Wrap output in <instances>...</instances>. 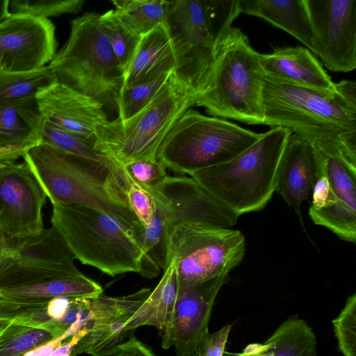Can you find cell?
Listing matches in <instances>:
<instances>
[{
  "label": "cell",
  "instance_id": "obj_17",
  "mask_svg": "<svg viewBox=\"0 0 356 356\" xmlns=\"http://www.w3.org/2000/svg\"><path fill=\"white\" fill-rule=\"evenodd\" d=\"M151 291L143 288L123 296L102 293L92 298L88 321L82 327L88 332L73 348L71 356L81 353L99 356L131 337L134 332L125 330L124 325Z\"/></svg>",
  "mask_w": 356,
  "mask_h": 356
},
{
  "label": "cell",
  "instance_id": "obj_23",
  "mask_svg": "<svg viewBox=\"0 0 356 356\" xmlns=\"http://www.w3.org/2000/svg\"><path fill=\"white\" fill-rule=\"evenodd\" d=\"M176 58L166 24H162L140 36L124 72L122 87L145 82L175 71Z\"/></svg>",
  "mask_w": 356,
  "mask_h": 356
},
{
  "label": "cell",
  "instance_id": "obj_10",
  "mask_svg": "<svg viewBox=\"0 0 356 356\" xmlns=\"http://www.w3.org/2000/svg\"><path fill=\"white\" fill-rule=\"evenodd\" d=\"M245 247L239 230L179 223L168 232L165 268L172 262L178 289L190 287L229 273L242 260Z\"/></svg>",
  "mask_w": 356,
  "mask_h": 356
},
{
  "label": "cell",
  "instance_id": "obj_1",
  "mask_svg": "<svg viewBox=\"0 0 356 356\" xmlns=\"http://www.w3.org/2000/svg\"><path fill=\"white\" fill-rule=\"evenodd\" d=\"M264 124L289 129L316 148L340 155L356 167V83L333 90L298 86L265 76Z\"/></svg>",
  "mask_w": 356,
  "mask_h": 356
},
{
  "label": "cell",
  "instance_id": "obj_43",
  "mask_svg": "<svg viewBox=\"0 0 356 356\" xmlns=\"http://www.w3.org/2000/svg\"><path fill=\"white\" fill-rule=\"evenodd\" d=\"M65 340L63 334L31 350L23 356H51L55 349Z\"/></svg>",
  "mask_w": 356,
  "mask_h": 356
},
{
  "label": "cell",
  "instance_id": "obj_27",
  "mask_svg": "<svg viewBox=\"0 0 356 356\" xmlns=\"http://www.w3.org/2000/svg\"><path fill=\"white\" fill-rule=\"evenodd\" d=\"M114 13L120 24L140 37L165 24L170 9L165 0H113Z\"/></svg>",
  "mask_w": 356,
  "mask_h": 356
},
{
  "label": "cell",
  "instance_id": "obj_24",
  "mask_svg": "<svg viewBox=\"0 0 356 356\" xmlns=\"http://www.w3.org/2000/svg\"><path fill=\"white\" fill-rule=\"evenodd\" d=\"M222 356H317L312 328L298 314L289 316L264 343H250L241 353Z\"/></svg>",
  "mask_w": 356,
  "mask_h": 356
},
{
  "label": "cell",
  "instance_id": "obj_44",
  "mask_svg": "<svg viewBox=\"0 0 356 356\" xmlns=\"http://www.w3.org/2000/svg\"><path fill=\"white\" fill-rule=\"evenodd\" d=\"M13 239L8 237L0 229V259L8 251L13 243Z\"/></svg>",
  "mask_w": 356,
  "mask_h": 356
},
{
  "label": "cell",
  "instance_id": "obj_40",
  "mask_svg": "<svg viewBox=\"0 0 356 356\" xmlns=\"http://www.w3.org/2000/svg\"><path fill=\"white\" fill-rule=\"evenodd\" d=\"M99 356H156L145 343L131 337Z\"/></svg>",
  "mask_w": 356,
  "mask_h": 356
},
{
  "label": "cell",
  "instance_id": "obj_34",
  "mask_svg": "<svg viewBox=\"0 0 356 356\" xmlns=\"http://www.w3.org/2000/svg\"><path fill=\"white\" fill-rule=\"evenodd\" d=\"M83 0H10L11 14H25L47 19L63 14L80 12Z\"/></svg>",
  "mask_w": 356,
  "mask_h": 356
},
{
  "label": "cell",
  "instance_id": "obj_11",
  "mask_svg": "<svg viewBox=\"0 0 356 356\" xmlns=\"http://www.w3.org/2000/svg\"><path fill=\"white\" fill-rule=\"evenodd\" d=\"M63 236L53 226L32 237L13 239L0 259V287L83 275Z\"/></svg>",
  "mask_w": 356,
  "mask_h": 356
},
{
  "label": "cell",
  "instance_id": "obj_20",
  "mask_svg": "<svg viewBox=\"0 0 356 356\" xmlns=\"http://www.w3.org/2000/svg\"><path fill=\"white\" fill-rule=\"evenodd\" d=\"M42 121L35 97L0 105V166L15 163L41 143Z\"/></svg>",
  "mask_w": 356,
  "mask_h": 356
},
{
  "label": "cell",
  "instance_id": "obj_47",
  "mask_svg": "<svg viewBox=\"0 0 356 356\" xmlns=\"http://www.w3.org/2000/svg\"><path fill=\"white\" fill-rule=\"evenodd\" d=\"M0 167H1V166H0Z\"/></svg>",
  "mask_w": 356,
  "mask_h": 356
},
{
  "label": "cell",
  "instance_id": "obj_37",
  "mask_svg": "<svg viewBox=\"0 0 356 356\" xmlns=\"http://www.w3.org/2000/svg\"><path fill=\"white\" fill-rule=\"evenodd\" d=\"M128 177L145 188L158 186L168 176L166 167L157 159H143L123 166Z\"/></svg>",
  "mask_w": 356,
  "mask_h": 356
},
{
  "label": "cell",
  "instance_id": "obj_6",
  "mask_svg": "<svg viewBox=\"0 0 356 356\" xmlns=\"http://www.w3.org/2000/svg\"><path fill=\"white\" fill-rule=\"evenodd\" d=\"M51 223L83 264L111 277L140 273L141 246L112 217L89 207L56 202L52 203Z\"/></svg>",
  "mask_w": 356,
  "mask_h": 356
},
{
  "label": "cell",
  "instance_id": "obj_5",
  "mask_svg": "<svg viewBox=\"0 0 356 356\" xmlns=\"http://www.w3.org/2000/svg\"><path fill=\"white\" fill-rule=\"evenodd\" d=\"M291 133L273 127L233 159L191 177L238 216L260 211L275 192L278 164Z\"/></svg>",
  "mask_w": 356,
  "mask_h": 356
},
{
  "label": "cell",
  "instance_id": "obj_31",
  "mask_svg": "<svg viewBox=\"0 0 356 356\" xmlns=\"http://www.w3.org/2000/svg\"><path fill=\"white\" fill-rule=\"evenodd\" d=\"M175 71L151 80L122 87L117 102V119L129 120L145 108L166 86Z\"/></svg>",
  "mask_w": 356,
  "mask_h": 356
},
{
  "label": "cell",
  "instance_id": "obj_32",
  "mask_svg": "<svg viewBox=\"0 0 356 356\" xmlns=\"http://www.w3.org/2000/svg\"><path fill=\"white\" fill-rule=\"evenodd\" d=\"M309 215L314 224L329 229L343 241L355 243L356 210L341 200L337 197L320 209L310 207Z\"/></svg>",
  "mask_w": 356,
  "mask_h": 356
},
{
  "label": "cell",
  "instance_id": "obj_7",
  "mask_svg": "<svg viewBox=\"0 0 356 356\" xmlns=\"http://www.w3.org/2000/svg\"><path fill=\"white\" fill-rule=\"evenodd\" d=\"M195 90L175 73L162 91L127 121L110 120L95 149L121 166L143 159H157L159 149L176 122L195 104Z\"/></svg>",
  "mask_w": 356,
  "mask_h": 356
},
{
  "label": "cell",
  "instance_id": "obj_26",
  "mask_svg": "<svg viewBox=\"0 0 356 356\" xmlns=\"http://www.w3.org/2000/svg\"><path fill=\"white\" fill-rule=\"evenodd\" d=\"M178 286L174 264L170 262L156 286L124 325L127 331L154 326L163 331L168 325L177 297Z\"/></svg>",
  "mask_w": 356,
  "mask_h": 356
},
{
  "label": "cell",
  "instance_id": "obj_48",
  "mask_svg": "<svg viewBox=\"0 0 356 356\" xmlns=\"http://www.w3.org/2000/svg\"><path fill=\"white\" fill-rule=\"evenodd\" d=\"M0 70H1V69H0Z\"/></svg>",
  "mask_w": 356,
  "mask_h": 356
},
{
  "label": "cell",
  "instance_id": "obj_21",
  "mask_svg": "<svg viewBox=\"0 0 356 356\" xmlns=\"http://www.w3.org/2000/svg\"><path fill=\"white\" fill-rule=\"evenodd\" d=\"M102 293L103 288L86 275L0 287V312L46 303L56 297L95 298Z\"/></svg>",
  "mask_w": 356,
  "mask_h": 356
},
{
  "label": "cell",
  "instance_id": "obj_25",
  "mask_svg": "<svg viewBox=\"0 0 356 356\" xmlns=\"http://www.w3.org/2000/svg\"><path fill=\"white\" fill-rule=\"evenodd\" d=\"M241 13L260 17L312 50L313 33L305 0H238Z\"/></svg>",
  "mask_w": 356,
  "mask_h": 356
},
{
  "label": "cell",
  "instance_id": "obj_16",
  "mask_svg": "<svg viewBox=\"0 0 356 356\" xmlns=\"http://www.w3.org/2000/svg\"><path fill=\"white\" fill-rule=\"evenodd\" d=\"M229 273L194 286L178 289L170 321L162 331L161 346H174L176 356H197L198 346L205 332L217 295Z\"/></svg>",
  "mask_w": 356,
  "mask_h": 356
},
{
  "label": "cell",
  "instance_id": "obj_19",
  "mask_svg": "<svg viewBox=\"0 0 356 356\" xmlns=\"http://www.w3.org/2000/svg\"><path fill=\"white\" fill-rule=\"evenodd\" d=\"M321 175L314 145L291 133L284 147L275 178V191L301 218L300 207Z\"/></svg>",
  "mask_w": 356,
  "mask_h": 356
},
{
  "label": "cell",
  "instance_id": "obj_39",
  "mask_svg": "<svg viewBox=\"0 0 356 356\" xmlns=\"http://www.w3.org/2000/svg\"><path fill=\"white\" fill-rule=\"evenodd\" d=\"M232 325H226L213 333L203 334L198 346L197 356H222Z\"/></svg>",
  "mask_w": 356,
  "mask_h": 356
},
{
  "label": "cell",
  "instance_id": "obj_3",
  "mask_svg": "<svg viewBox=\"0 0 356 356\" xmlns=\"http://www.w3.org/2000/svg\"><path fill=\"white\" fill-rule=\"evenodd\" d=\"M248 37L232 28L195 88V104L208 113L250 124H264L261 94L265 73Z\"/></svg>",
  "mask_w": 356,
  "mask_h": 356
},
{
  "label": "cell",
  "instance_id": "obj_29",
  "mask_svg": "<svg viewBox=\"0 0 356 356\" xmlns=\"http://www.w3.org/2000/svg\"><path fill=\"white\" fill-rule=\"evenodd\" d=\"M315 148L321 175L327 178L335 195L356 210V168L337 154Z\"/></svg>",
  "mask_w": 356,
  "mask_h": 356
},
{
  "label": "cell",
  "instance_id": "obj_38",
  "mask_svg": "<svg viewBox=\"0 0 356 356\" xmlns=\"http://www.w3.org/2000/svg\"><path fill=\"white\" fill-rule=\"evenodd\" d=\"M127 197L129 206L140 224L145 227L152 220L156 210V202L147 189L129 177Z\"/></svg>",
  "mask_w": 356,
  "mask_h": 356
},
{
  "label": "cell",
  "instance_id": "obj_45",
  "mask_svg": "<svg viewBox=\"0 0 356 356\" xmlns=\"http://www.w3.org/2000/svg\"><path fill=\"white\" fill-rule=\"evenodd\" d=\"M9 3L10 0H0V24L11 14L9 9Z\"/></svg>",
  "mask_w": 356,
  "mask_h": 356
},
{
  "label": "cell",
  "instance_id": "obj_42",
  "mask_svg": "<svg viewBox=\"0 0 356 356\" xmlns=\"http://www.w3.org/2000/svg\"><path fill=\"white\" fill-rule=\"evenodd\" d=\"M73 298H74L56 297L47 302V312L50 318L52 321L61 319L68 310Z\"/></svg>",
  "mask_w": 356,
  "mask_h": 356
},
{
  "label": "cell",
  "instance_id": "obj_33",
  "mask_svg": "<svg viewBox=\"0 0 356 356\" xmlns=\"http://www.w3.org/2000/svg\"><path fill=\"white\" fill-rule=\"evenodd\" d=\"M52 339L49 332L41 329L0 324V356H23Z\"/></svg>",
  "mask_w": 356,
  "mask_h": 356
},
{
  "label": "cell",
  "instance_id": "obj_8",
  "mask_svg": "<svg viewBox=\"0 0 356 356\" xmlns=\"http://www.w3.org/2000/svg\"><path fill=\"white\" fill-rule=\"evenodd\" d=\"M260 136L225 119L189 108L170 130L156 157L174 172L191 175L233 159Z\"/></svg>",
  "mask_w": 356,
  "mask_h": 356
},
{
  "label": "cell",
  "instance_id": "obj_30",
  "mask_svg": "<svg viewBox=\"0 0 356 356\" xmlns=\"http://www.w3.org/2000/svg\"><path fill=\"white\" fill-rule=\"evenodd\" d=\"M41 143L65 152L104 163L120 170L122 166L97 150L95 145L84 138L58 128L43 119L40 127Z\"/></svg>",
  "mask_w": 356,
  "mask_h": 356
},
{
  "label": "cell",
  "instance_id": "obj_15",
  "mask_svg": "<svg viewBox=\"0 0 356 356\" xmlns=\"http://www.w3.org/2000/svg\"><path fill=\"white\" fill-rule=\"evenodd\" d=\"M55 26L45 18L10 14L0 24V69L28 72L51 62L56 54Z\"/></svg>",
  "mask_w": 356,
  "mask_h": 356
},
{
  "label": "cell",
  "instance_id": "obj_22",
  "mask_svg": "<svg viewBox=\"0 0 356 356\" xmlns=\"http://www.w3.org/2000/svg\"><path fill=\"white\" fill-rule=\"evenodd\" d=\"M266 76L295 85L333 90L334 83L319 61L306 48H278L259 55Z\"/></svg>",
  "mask_w": 356,
  "mask_h": 356
},
{
  "label": "cell",
  "instance_id": "obj_18",
  "mask_svg": "<svg viewBox=\"0 0 356 356\" xmlns=\"http://www.w3.org/2000/svg\"><path fill=\"white\" fill-rule=\"evenodd\" d=\"M43 119L95 145L108 123L104 106L89 96L55 82L36 95Z\"/></svg>",
  "mask_w": 356,
  "mask_h": 356
},
{
  "label": "cell",
  "instance_id": "obj_35",
  "mask_svg": "<svg viewBox=\"0 0 356 356\" xmlns=\"http://www.w3.org/2000/svg\"><path fill=\"white\" fill-rule=\"evenodd\" d=\"M339 350L343 356H356V293L348 296L343 308L332 321Z\"/></svg>",
  "mask_w": 356,
  "mask_h": 356
},
{
  "label": "cell",
  "instance_id": "obj_13",
  "mask_svg": "<svg viewBox=\"0 0 356 356\" xmlns=\"http://www.w3.org/2000/svg\"><path fill=\"white\" fill-rule=\"evenodd\" d=\"M47 197L26 162L0 167V229L12 239L40 234Z\"/></svg>",
  "mask_w": 356,
  "mask_h": 356
},
{
  "label": "cell",
  "instance_id": "obj_14",
  "mask_svg": "<svg viewBox=\"0 0 356 356\" xmlns=\"http://www.w3.org/2000/svg\"><path fill=\"white\" fill-rule=\"evenodd\" d=\"M147 190L162 206L168 232L181 222L229 229L239 217L191 177L167 176L158 186Z\"/></svg>",
  "mask_w": 356,
  "mask_h": 356
},
{
  "label": "cell",
  "instance_id": "obj_2",
  "mask_svg": "<svg viewBox=\"0 0 356 356\" xmlns=\"http://www.w3.org/2000/svg\"><path fill=\"white\" fill-rule=\"evenodd\" d=\"M23 158L51 204H76L106 214L131 232L141 245L144 227L129 206V179L124 168L114 169L43 143Z\"/></svg>",
  "mask_w": 356,
  "mask_h": 356
},
{
  "label": "cell",
  "instance_id": "obj_36",
  "mask_svg": "<svg viewBox=\"0 0 356 356\" xmlns=\"http://www.w3.org/2000/svg\"><path fill=\"white\" fill-rule=\"evenodd\" d=\"M102 15L109 29L112 50L124 72L131 60L140 37L132 34L120 24L113 9Z\"/></svg>",
  "mask_w": 356,
  "mask_h": 356
},
{
  "label": "cell",
  "instance_id": "obj_46",
  "mask_svg": "<svg viewBox=\"0 0 356 356\" xmlns=\"http://www.w3.org/2000/svg\"><path fill=\"white\" fill-rule=\"evenodd\" d=\"M51 356H63V355H51Z\"/></svg>",
  "mask_w": 356,
  "mask_h": 356
},
{
  "label": "cell",
  "instance_id": "obj_12",
  "mask_svg": "<svg viewBox=\"0 0 356 356\" xmlns=\"http://www.w3.org/2000/svg\"><path fill=\"white\" fill-rule=\"evenodd\" d=\"M312 33V51L330 70L356 67V0H305Z\"/></svg>",
  "mask_w": 356,
  "mask_h": 356
},
{
  "label": "cell",
  "instance_id": "obj_28",
  "mask_svg": "<svg viewBox=\"0 0 356 356\" xmlns=\"http://www.w3.org/2000/svg\"><path fill=\"white\" fill-rule=\"evenodd\" d=\"M55 82L49 65L28 72L0 70V105L34 98L41 90Z\"/></svg>",
  "mask_w": 356,
  "mask_h": 356
},
{
  "label": "cell",
  "instance_id": "obj_4",
  "mask_svg": "<svg viewBox=\"0 0 356 356\" xmlns=\"http://www.w3.org/2000/svg\"><path fill=\"white\" fill-rule=\"evenodd\" d=\"M49 65L57 83L117 111L124 71L102 14L90 12L73 19L67 41Z\"/></svg>",
  "mask_w": 356,
  "mask_h": 356
},
{
  "label": "cell",
  "instance_id": "obj_9",
  "mask_svg": "<svg viewBox=\"0 0 356 356\" xmlns=\"http://www.w3.org/2000/svg\"><path fill=\"white\" fill-rule=\"evenodd\" d=\"M231 10L216 0L170 1L165 24L176 58V74L193 88L232 28Z\"/></svg>",
  "mask_w": 356,
  "mask_h": 356
},
{
  "label": "cell",
  "instance_id": "obj_41",
  "mask_svg": "<svg viewBox=\"0 0 356 356\" xmlns=\"http://www.w3.org/2000/svg\"><path fill=\"white\" fill-rule=\"evenodd\" d=\"M332 191L327 178L323 174L318 177L312 189V202L311 207L320 209L337 199Z\"/></svg>",
  "mask_w": 356,
  "mask_h": 356
}]
</instances>
